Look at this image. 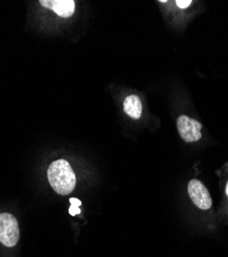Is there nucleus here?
<instances>
[{
  "label": "nucleus",
  "instance_id": "7ed1b4c3",
  "mask_svg": "<svg viewBox=\"0 0 228 257\" xmlns=\"http://www.w3.org/2000/svg\"><path fill=\"white\" fill-rule=\"evenodd\" d=\"M177 127L181 138L185 142H196L201 138V123L196 119L181 115L177 119Z\"/></svg>",
  "mask_w": 228,
  "mask_h": 257
},
{
  "label": "nucleus",
  "instance_id": "423d86ee",
  "mask_svg": "<svg viewBox=\"0 0 228 257\" xmlns=\"http://www.w3.org/2000/svg\"><path fill=\"white\" fill-rule=\"evenodd\" d=\"M123 109L129 116L132 118H140L142 114V103L138 96L131 95L128 96L123 101Z\"/></svg>",
  "mask_w": 228,
  "mask_h": 257
},
{
  "label": "nucleus",
  "instance_id": "f03ea898",
  "mask_svg": "<svg viewBox=\"0 0 228 257\" xmlns=\"http://www.w3.org/2000/svg\"><path fill=\"white\" fill-rule=\"evenodd\" d=\"M20 238V228L16 217L10 213H0V243L12 248Z\"/></svg>",
  "mask_w": 228,
  "mask_h": 257
},
{
  "label": "nucleus",
  "instance_id": "20e7f679",
  "mask_svg": "<svg viewBox=\"0 0 228 257\" xmlns=\"http://www.w3.org/2000/svg\"><path fill=\"white\" fill-rule=\"evenodd\" d=\"M187 190L192 203L197 208L201 210H208L212 207L213 201L210 196V192L201 181L197 179L190 180L187 186Z\"/></svg>",
  "mask_w": 228,
  "mask_h": 257
},
{
  "label": "nucleus",
  "instance_id": "6e6552de",
  "mask_svg": "<svg viewBox=\"0 0 228 257\" xmlns=\"http://www.w3.org/2000/svg\"><path fill=\"white\" fill-rule=\"evenodd\" d=\"M176 5L180 9H186L191 5V2H190V0H177Z\"/></svg>",
  "mask_w": 228,
  "mask_h": 257
},
{
  "label": "nucleus",
  "instance_id": "1a4fd4ad",
  "mask_svg": "<svg viewBox=\"0 0 228 257\" xmlns=\"http://www.w3.org/2000/svg\"><path fill=\"white\" fill-rule=\"evenodd\" d=\"M225 191H226V195H227V197H228V182H227V184H226V188H225Z\"/></svg>",
  "mask_w": 228,
  "mask_h": 257
},
{
  "label": "nucleus",
  "instance_id": "39448f33",
  "mask_svg": "<svg viewBox=\"0 0 228 257\" xmlns=\"http://www.w3.org/2000/svg\"><path fill=\"white\" fill-rule=\"evenodd\" d=\"M40 5L52 10L62 18L71 17L75 11V3L73 0H41Z\"/></svg>",
  "mask_w": 228,
  "mask_h": 257
},
{
  "label": "nucleus",
  "instance_id": "f257e3e1",
  "mask_svg": "<svg viewBox=\"0 0 228 257\" xmlns=\"http://www.w3.org/2000/svg\"><path fill=\"white\" fill-rule=\"evenodd\" d=\"M49 182L59 195H69L75 187L76 177L66 160H57L48 169Z\"/></svg>",
  "mask_w": 228,
  "mask_h": 257
},
{
  "label": "nucleus",
  "instance_id": "0eeeda50",
  "mask_svg": "<svg viewBox=\"0 0 228 257\" xmlns=\"http://www.w3.org/2000/svg\"><path fill=\"white\" fill-rule=\"evenodd\" d=\"M70 204H71V207L69 208L70 215L75 216V215H78V214H80L79 207L81 206V201H79L76 198H72V199H70Z\"/></svg>",
  "mask_w": 228,
  "mask_h": 257
}]
</instances>
